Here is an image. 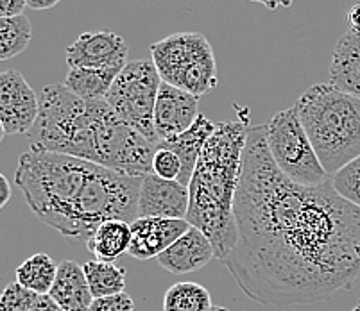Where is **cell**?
<instances>
[{"label":"cell","mask_w":360,"mask_h":311,"mask_svg":"<svg viewBox=\"0 0 360 311\" xmlns=\"http://www.w3.org/2000/svg\"><path fill=\"white\" fill-rule=\"evenodd\" d=\"M162 77L153 60L127 61L106 95V102L126 126L158 147L155 106Z\"/></svg>","instance_id":"obj_8"},{"label":"cell","mask_w":360,"mask_h":311,"mask_svg":"<svg viewBox=\"0 0 360 311\" xmlns=\"http://www.w3.org/2000/svg\"><path fill=\"white\" fill-rule=\"evenodd\" d=\"M199 114V97L162 83L155 106V131L158 143L191 129Z\"/></svg>","instance_id":"obj_12"},{"label":"cell","mask_w":360,"mask_h":311,"mask_svg":"<svg viewBox=\"0 0 360 311\" xmlns=\"http://www.w3.org/2000/svg\"><path fill=\"white\" fill-rule=\"evenodd\" d=\"M250 2H257V4L264 6L269 11H276L280 8H290L294 0H250Z\"/></svg>","instance_id":"obj_31"},{"label":"cell","mask_w":360,"mask_h":311,"mask_svg":"<svg viewBox=\"0 0 360 311\" xmlns=\"http://www.w3.org/2000/svg\"><path fill=\"white\" fill-rule=\"evenodd\" d=\"M61 0H25L27 8L34 9V11H44V9H51L54 6L60 4Z\"/></svg>","instance_id":"obj_32"},{"label":"cell","mask_w":360,"mask_h":311,"mask_svg":"<svg viewBox=\"0 0 360 311\" xmlns=\"http://www.w3.org/2000/svg\"><path fill=\"white\" fill-rule=\"evenodd\" d=\"M248 131V120L217 124L215 133L202 147L188 185L191 204L186 222L210 240L215 258L221 261L230 256L238 240L233 204Z\"/></svg>","instance_id":"obj_4"},{"label":"cell","mask_w":360,"mask_h":311,"mask_svg":"<svg viewBox=\"0 0 360 311\" xmlns=\"http://www.w3.org/2000/svg\"><path fill=\"white\" fill-rule=\"evenodd\" d=\"M84 276L94 299L122 293L126 288V268L106 261H88L83 265Z\"/></svg>","instance_id":"obj_21"},{"label":"cell","mask_w":360,"mask_h":311,"mask_svg":"<svg viewBox=\"0 0 360 311\" xmlns=\"http://www.w3.org/2000/svg\"><path fill=\"white\" fill-rule=\"evenodd\" d=\"M40 99L18 70L0 72V122L6 134H25L36 126Z\"/></svg>","instance_id":"obj_9"},{"label":"cell","mask_w":360,"mask_h":311,"mask_svg":"<svg viewBox=\"0 0 360 311\" xmlns=\"http://www.w3.org/2000/svg\"><path fill=\"white\" fill-rule=\"evenodd\" d=\"M332 86L360 99V32L349 29L333 48L330 65Z\"/></svg>","instance_id":"obj_16"},{"label":"cell","mask_w":360,"mask_h":311,"mask_svg":"<svg viewBox=\"0 0 360 311\" xmlns=\"http://www.w3.org/2000/svg\"><path fill=\"white\" fill-rule=\"evenodd\" d=\"M353 311H360V304H356V306L353 307Z\"/></svg>","instance_id":"obj_36"},{"label":"cell","mask_w":360,"mask_h":311,"mask_svg":"<svg viewBox=\"0 0 360 311\" xmlns=\"http://www.w3.org/2000/svg\"><path fill=\"white\" fill-rule=\"evenodd\" d=\"M212 296L202 284L183 281L165 291L163 311H210Z\"/></svg>","instance_id":"obj_22"},{"label":"cell","mask_w":360,"mask_h":311,"mask_svg":"<svg viewBox=\"0 0 360 311\" xmlns=\"http://www.w3.org/2000/svg\"><path fill=\"white\" fill-rule=\"evenodd\" d=\"M348 20L353 31L360 32V4H353L348 11Z\"/></svg>","instance_id":"obj_33"},{"label":"cell","mask_w":360,"mask_h":311,"mask_svg":"<svg viewBox=\"0 0 360 311\" xmlns=\"http://www.w3.org/2000/svg\"><path fill=\"white\" fill-rule=\"evenodd\" d=\"M88 311H135V303L126 291H122L117 296L94 299Z\"/></svg>","instance_id":"obj_27"},{"label":"cell","mask_w":360,"mask_h":311,"mask_svg":"<svg viewBox=\"0 0 360 311\" xmlns=\"http://www.w3.org/2000/svg\"><path fill=\"white\" fill-rule=\"evenodd\" d=\"M49 296L56 300V304L63 311H88L94 296L88 286L86 276H84L83 265L75 261L65 260L58 267L54 286Z\"/></svg>","instance_id":"obj_17"},{"label":"cell","mask_w":360,"mask_h":311,"mask_svg":"<svg viewBox=\"0 0 360 311\" xmlns=\"http://www.w3.org/2000/svg\"><path fill=\"white\" fill-rule=\"evenodd\" d=\"M4 136H6L4 126H2V122H0V143H2V140H4Z\"/></svg>","instance_id":"obj_34"},{"label":"cell","mask_w":360,"mask_h":311,"mask_svg":"<svg viewBox=\"0 0 360 311\" xmlns=\"http://www.w3.org/2000/svg\"><path fill=\"white\" fill-rule=\"evenodd\" d=\"M265 142L280 172L301 186H321L332 179L307 136L296 106L280 111L265 124Z\"/></svg>","instance_id":"obj_7"},{"label":"cell","mask_w":360,"mask_h":311,"mask_svg":"<svg viewBox=\"0 0 360 311\" xmlns=\"http://www.w3.org/2000/svg\"><path fill=\"white\" fill-rule=\"evenodd\" d=\"M15 181L27 206L61 237L90 240L106 220L135 222L142 178L44 150L31 143L18 158Z\"/></svg>","instance_id":"obj_2"},{"label":"cell","mask_w":360,"mask_h":311,"mask_svg":"<svg viewBox=\"0 0 360 311\" xmlns=\"http://www.w3.org/2000/svg\"><path fill=\"white\" fill-rule=\"evenodd\" d=\"M32 143L129 178L153 173L156 152L155 143L126 126L106 100H84L65 84L41 91Z\"/></svg>","instance_id":"obj_3"},{"label":"cell","mask_w":360,"mask_h":311,"mask_svg":"<svg viewBox=\"0 0 360 311\" xmlns=\"http://www.w3.org/2000/svg\"><path fill=\"white\" fill-rule=\"evenodd\" d=\"M32 25L25 15L0 18V61H8L29 47Z\"/></svg>","instance_id":"obj_23"},{"label":"cell","mask_w":360,"mask_h":311,"mask_svg":"<svg viewBox=\"0 0 360 311\" xmlns=\"http://www.w3.org/2000/svg\"><path fill=\"white\" fill-rule=\"evenodd\" d=\"M11 199V185L4 173H0V209L4 208Z\"/></svg>","instance_id":"obj_30"},{"label":"cell","mask_w":360,"mask_h":311,"mask_svg":"<svg viewBox=\"0 0 360 311\" xmlns=\"http://www.w3.org/2000/svg\"><path fill=\"white\" fill-rule=\"evenodd\" d=\"M238 240L222 260L245 297L290 306L332 297L360 277V208L333 183L301 186L280 172L265 126H250L235 195Z\"/></svg>","instance_id":"obj_1"},{"label":"cell","mask_w":360,"mask_h":311,"mask_svg":"<svg viewBox=\"0 0 360 311\" xmlns=\"http://www.w3.org/2000/svg\"><path fill=\"white\" fill-rule=\"evenodd\" d=\"M215 129H217V124L208 120L205 114L201 113L191 129H186L185 133L170 136V138L158 143V147H165V149L172 150V152L179 158V161H181V173H179L178 178V181L181 183V185H191L192 173H194L195 165H198V159L199 156H201L202 147H205L206 142L210 140V136L215 133Z\"/></svg>","instance_id":"obj_15"},{"label":"cell","mask_w":360,"mask_h":311,"mask_svg":"<svg viewBox=\"0 0 360 311\" xmlns=\"http://www.w3.org/2000/svg\"><path fill=\"white\" fill-rule=\"evenodd\" d=\"M191 204L188 186L178 179H163L156 173L142 178L139 192V218H178L186 220Z\"/></svg>","instance_id":"obj_10"},{"label":"cell","mask_w":360,"mask_h":311,"mask_svg":"<svg viewBox=\"0 0 360 311\" xmlns=\"http://www.w3.org/2000/svg\"><path fill=\"white\" fill-rule=\"evenodd\" d=\"M332 183L340 197L360 208V156L333 173Z\"/></svg>","instance_id":"obj_24"},{"label":"cell","mask_w":360,"mask_h":311,"mask_svg":"<svg viewBox=\"0 0 360 311\" xmlns=\"http://www.w3.org/2000/svg\"><path fill=\"white\" fill-rule=\"evenodd\" d=\"M153 173L163 179H178L181 173V161L170 149L156 147L153 158Z\"/></svg>","instance_id":"obj_26"},{"label":"cell","mask_w":360,"mask_h":311,"mask_svg":"<svg viewBox=\"0 0 360 311\" xmlns=\"http://www.w3.org/2000/svg\"><path fill=\"white\" fill-rule=\"evenodd\" d=\"M321 165L330 176L360 156V99L330 83L314 84L294 104Z\"/></svg>","instance_id":"obj_5"},{"label":"cell","mask_w":360,"mask_h":311,"mask_svg":"<svg viewBox=\"0 0 360 311\" xmlns=\"http://www.w3.org/2000/svg\"><path fill=\"white\" fill-rule=\"evenodd\" d=\"M124 67L68 68L65 86L84 100H106L110 88Z\"/></svg>","instance_id":"obj_18"},{"label":"cell","mask_w":360,"mask_h":311,"mask_svg":"<svg viewBox=\"0 0 360 311\" xmlns=\"http://www.w3.org/2000/svg\"><path fill=\"white\" fill-rule=\"evenodd\" d=\"M191 227L188 222L178 218H136L131 222V244L127 254L140 261L158 258Z\"/></svg>","instance_id":"obj_13"},{"label":"cell","mask_w":360,"mask_h":311,"mask_svg":"<svg viewBox=\"0 0 360 311\" xmlns=\"http://www.w3.org/2000/svg\"><path fill=\"white\" fill-rule=\"evenodd\" d=\"M210 311H230V310H228V307H224V306H212Z\"/></svg>","instance_id":"obj_35"},{"label":"cell","mask_w":360,"mask_h":311,"mask_svg":"<svg viewBox=\"0 0 360 311\" xmlns=\"http://www.w3.org/2000/svg\"><path fill=\"white\" fill-rule=\"evenodd\" d=\"M215 258L214 245L199 229L191 227L179 237L167 251H163L156 261L167 272L174 276H183L191 272L201 270Z\"/></svg>","instance_id":"obj_14"},{"label":"cell","mask_w":360,"mask_h":311,"mask_svg":"<svg viewBox=\"0 0 360 311\" xmlns=\"http://www.w3.org/2000/svg\"><path fill=\"white\" fill-rule=\"evenodd\" d=\"M131 244V224L124 220H106L97 227L86 241L88 251L96 256L97 261L113 263L124 252H127Z\"/></svg>","instance_id":"obj_19"},{"label":"cell","mask_w":360,"mask_h":311,"mask_svg":"<svg viewBox=\"0 0 360 311\" xmlns=\"http://www.w3.org/2000/svg\"><path fill=\"white\" fill-rule=\"evenodd\" d=\"M150 60L162 83L201 99L217 88L214 48L201 32H176L150 45Z\"/></svg>","instance_id":"obj_6"},{"label":"cell","mask_w":360,"mask_h":311,"mask_svg":"<svg viewBox=\"0 0 360 311\" xmlns=\"http://www.w3.org/2000/svg\"><path fill=\"white\" fill-rule=\"evenodd\" d=\"M127 52V44L117 32H83L67 48V63L68 68L124 67Z\"/></svg>","instance_id":"obj_11"},{"label":"cell","mask_w":360,"mask_h":311,"mask_svg":"<svg viewBox=\"0 0 360 311\" xmlns=\"http://www.w3.org/2000/svg\"><path fill=\"white\" fill-rule=\"evenodd\" d=\"M25 0H0V18H13L24 15Z\"/></svg>","instance_id":"obj_28"},{"label":"cell","mask_w":360,"mask_h":311,"mask_svg":"<svg viewBox=\"0 0 360 311\" xmlns=\"http://www.w3.org/2000/svg\"><path fill=\"white\" fill-rule=\"evenodd\" d=\"M31 311H63L51 296H40Z\"/></svg>","instance_id":"obj_29"},{"label":"cell","mask_w":360,"mask_h":311,"mask_svg":"<svg viewBox=\"0 0 360 311\" xmlns=\"http://www.w3.org/2000/svg\"><path fill=\"white\" fill-rule=\"evenodd\" d=\"M38 297H40L38 293L15 281L9 283L0 293V311H31Z\"/></svg>","instance_id":"obj_25"},{"label":"cell","mask_w":360,"mask_h":311,"mask_svg":"<svg viewBox=\"0 0 360 311\" xmlns=\"http://www.w3.org/2000/svg\"><path fill=\"white\" fill-rule=\"evenodd\" d=\"M58 267L60 265L56 263L49 254L38 252L16 268V283H20L22 286L34 291L38 296H49L54 286L56 276H58Z\"/></svg>","instance_id":"obj_20"}]
</instances>
